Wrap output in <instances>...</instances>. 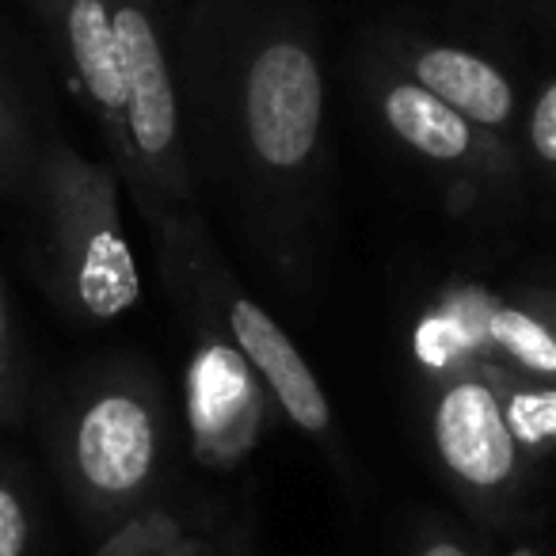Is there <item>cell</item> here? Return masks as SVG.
Masks as SVG:
<instances>
[{"label": "cell", "instance_id": "5", "mask_svg": "<svg viewBox=\"0 0 556 556\" xmlns=\"http://www.w3.org/2000/svg\"><path fill=\"white\" fill-rule=\"evenodd\" d=\"M39 222V278L65 320L103 328L141 302V267L123 217V179L70 141L39 149L31 194Z\"/></svg>", "mask_w": 556, "mask_h": 556}, {"label": "cell", "instance_id": "18", "mask_svg": "<svg viewBox=\"0 0 556 556\" xmlns=\"http://www.w3.org/2000/svg\"><path fill=\"white\" fill-rule=\"evenodd\" d=\"M522 4L530 9V16L556 39V0H522Z\"/></svg>", "mask_w": 556, "mask_h": 556}, {"label": "cell", "instance_id": "2", "mask_svg": "<svg viewBox=\"0 0 556 556\" xmlns=\"http://www.w3.org/2000/svg\"><path fill=\"white\" fill-rule=\"evenodd\" d=\"M77 108L141 222L202 210L187 168L176 100V27L184 0H24Z\"/></svg>", "mask_w": 556, "mask_h": 556}, {"label": "cell", "instance_id": "7", "mask_svg": "<svg viewBox=\"0 0 556 556\" xmlns=\"http://www.w3.org/2000/svg\"><path fill=\"white\" fill-rule=\"evenodd\" d=\"M358 92L374 123L389 134L401 153H408L427 172L446 179L454 191L477 199H507L522 187L526 156L518 146L480 130L454 108L427 96L401 73L381 65L374 54H358Z\"/></svg>", "mask_w": 556, "mask_h": 556}, {"label": "cell", "instance_id": "17", "mask_svg": "<svg viewBox=\"0 0 556 556\" xmlns=\"http://www.w3.org/2000/svg\"><path fill=\"white\" fill-rule=\"evenodd\" d=\"M526 298H530L533 309L545 317V325L553 328L556 336V290H545V287H526Z\"/></svg>", "mask_w": 556, "mask_h": 556}, {"label": "cell", "instance_id": "9", "mask_svg": "<svg viewBox=\"0 0 556 556\" xmlns=\"http://www.w3.org/2000/svg\"><path fill=\"white\" fill-rule=\"evenodd\" d=\"M507 424L533 462H556V381H533L492 366Z\"/></svg>", "mask_w": 556, "mask_h": 556}, {"label": "cell", "instance_id": "14", "mask_svg": "<svg viewBox=\"0 0 556 556\" xmlns=\"http://www.w3.org/2000/svg\"><path fill=\"white\" fill-rule=\"evenodd\" d=\"M522 156H530L538 176L556 184V77H548L530 100L522 118Z\"/></svg>", "mask_w": 556, "mask_h": 556}, {"label": "cell", "instance_id": "19", "mask_svg": "<svg viewBox=\"0 0 556 556\" xmlns=\"http://www.w3.org/2000/svg\"><path fill=\"white\" fill-rule=\"evenodd\" d=\"M518 556H533V553H518Z\"/></svg>", "mask_w": 556, "mask_h": 556}, {"label": "cell", "instance_id": "10", "mask_svg": "<svg viewBox=\"0 0 556 556\" xmlns=\"http://www.w3.org/2000/svg\"><path fill=\"white\" fill-rule=\"evenodd\" d=\"M210 533H191L164 503H156L111 530L96 556H206Z\"/></svg>", "mask_w": 556, "mask_h": 556}, {"label": "cell", "instance_id": "8", "mask_svg": "<svg viewBox=\"0 0 556 556\" xmlns=\"http://www.w3.org/2000/svg\"><path fill=\"white\" fill-rule=\"evenodd\" d=\"M363 50L424 88L427 96L454 108L457 115L477 123L480 130L518 146V88L495 58L465 42L412 31V27H374L366 31Z\"/></svg>", "mask_w": 556, "mask_h": 556}, {"label": "cell", "instance_id": "1", "mask_svg": "<svg viewBox=\"0 0 556 556\" xmlns=\"http://www.w3.org/2000/svg\"><path fill=\"white\" fill-rule=\"evenodd\" d=\"M176 100L199 202H214L278 287L313 290L336 194L313 12L298 0H184Z\"/></svg>", "mask_w": 556, "mask_h": 556}, {"label": "cell", "instance_id": "15", "mask_svg": "<svg viewBox=\"0 0 556 556\" xmlns=\"http://www.w3.org/2000/svg\"><path fill=\"white\" fill-rule=\"evenodd\" d=\"M408 556H488L477 541L442 518H424L408 533Z\"/></svg>", "mask_w": 556, "mask_h": 556}, {"label": "cell", "instance_id": "4", "mask_svg": "<svg viewBox=\"0 0 556 556\" xmlns=\"http://www.w3.org/2000/svg\"><path fill=\"white\" fill-rule=\"evenodd\" d=\"M146 225L153 237V260L164 290L179 317L199 336V343L232 351L248 366V374L260 381L267 401L313 446H320V454L332 462V469L343 480H351V457L343 450L340 427H336L332 404H328L317 370L298 351L287 328L225 267L202 210H164Z\"/></svg>", "mask_w": 556, "mask_h": 556}, {"label": "cell", "instance_id": "6", "mask_svg": "<svg viewBox=\"0 0 556 556\" xmlns=\"http://www.w3.org/2000/svg\"><path fill=\"white\" fill-rule=\"evenodd\" d=\"M427 439L442 480L480 526L510 530L526 518L533 457L518 446L488 363L427 374Z\"/></svg>", "mask_w": 556, "mask_h": 556}, {"label": "cell", "instance_id": "3", "mask_svg": "<svg viewBox=\"0 0 556 556\" xmlns=\"http://www.w3.org/2000/svg\"><path fill=\"white\" fill-rule=\"evenodd\" d=\"M47 442L70 503L108 538L156 507L168 480L172 408L161 374L134 355L80 366L54 393Z\"/></svg>", "mask_w": 556, "mask_h": 556}, {"label": "cell", "instance_id": "12", "mask_svg": "<svg viewBox=\"0 0 556 556\" xmlns=\"http://www.w3.org/2000/svg\"><path fill=\"white\" fill-rule=\"evenodd\" d=\"M35 503L16 462H0V556H31Z\"/></svg>", "mask_w": 556, "mask_h": 556}, {"label": "cell", "instance_id": "11", "mask_svg": "<svg viewBox=\"0 0 556 556\" xmlns=\"http://www.w3.org/2000/svg\"><path fill=\"white\" fill-rule=\"evenodd\" d=\"M39 134L31 126V115L24 111L16 85L0 70V194L16 202H27L39 164Z\"/></svg>", "mask_w": 556, "mask_h": 556}, {"label": "cell", "instance_id": "13", "mask_svg": "<svg viewBox=\"0 0 556 556\" xmlns=\"http://www.w3.org/2000/svg\"><path fill=\"white\" fill-rule=\"evenodd\" d=\"M27 412V366L12 320L9 290L0 278V427H16Z\"/></svg>", "mask_w": 556, "mask_h": 556}, {"label": "cell", "instance_id": "16", "mask_svg": "<svg viewBox=\"0 0 556 556\" xmlns=\"http://www.w3.org/2000/svg\"><path fill=\"white\" fill-rule=\"evenodd\" d=\"M206 556H255V530H252V518L240 515L232 518L229 526H217L210 533V545H206Z\"/></svg>", "mask_w": 556, "mask_h": 556}]
</instances>
